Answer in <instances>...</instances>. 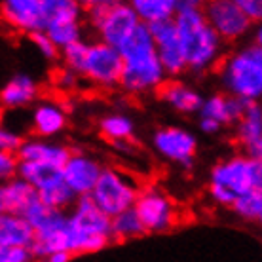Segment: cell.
<instances>
[{
  "label": "cell",
  "instance_id": "cell-20",
  "mask_svg": "<svg viewBox=\"0 0 262 262\" xmlns=\"http://www.w3.org/2000/svg\"><path fill=\"white\" fill-rule=\"evenodd\" d=\"M158 95L165 105L171 106L173 111L181 112V114L200 112V106L203 103L202 93L198 92L196 88H192L181 80H165L164 84L160 85Z\"/></svg>",
  "mask_w": 262,
  "mask_h": 262
},
{
  "label": "cell",
  "instance_id": "cell-2",
  "mask_svg": "<svg viewBox=\"0 0 262 262\" xmlns=\"http://www.w3.org/2000/svg\"><path fill=\"white\" fill-rule=\"evenodd\" d=\"M118 52L122 57V76L118 88H122L125 93L146 95L158 92L160 85L167 80L146 25H139L135 33L118 48Z\"/></svg>",
  "mask_w": 262,
  "mask_h": 262
},
{
  "label": "cell",
  "instance_id": "cell-9",
  "mask_svg": "<svg viewBox=\"0 0 262 262\" xmlns=\"http://www.w3.org/2000/svg\"><path fill=\"white\" fill-rule=\"evenodd\" d=\"M120 76H122V57L118 50L106 46L99 40L88 44L80 78L90 80L93 85L103 90H112L120 85Z\"/></svg>",
  "mask_w": 262,
  "mask_h": 262
},
{
  "label": "cell",
  "instance_id": "cell-4",
  "mask_svg": "<svg viewBox=\"0 0 262 262\" xmlns=\"http://www.w3.org/2000/svg\"><path fill=\"white\" fill-rule=\"evenodd\" d=\"M221 85L226 95L258 103L262 97V48L245 44L219 63Z\"/></svg>",
  "mask_w": 262,
  "mask_h": 262
},
{
  "label": "cell",
  "instance_id": "cell-40",
  "mask_svg": "<svg viewBox=\"0 0 262 262\" xmlns=\"http://www.w3.org/2000/svg\"><path fill=\"white\" fill-rule=\"evenodd\" d=\"M2 120H4V108L0 106V125H2Z\"/></svg>",
  "mask_w": 262,
  "mask_h": 262
},
{
  "label": "cell",
  "instance_id": "cell-35",
  "mask_svg": "<svg viewBox=\"0 0 262 262\" xmlns=\"http://www.w3.org/2000/svg\"><path fill=\"white\" fill-rule=\"evenodd\" d=\"M29 247H6L0 249V262H33Z\"/></svg>",
  "mask_w": 262,
  "mask_h": 262
},
{
  "label": "cell",
  "instance_id": "cell-17",
  "mask_svg": "<svg viewBox=\"0 0 262 262\" xmlns=\"http://www.w3.org/2000/svg\"><path fill=\"white\" fill-rule=\"evenodd\" d=\"M31 124L36 137L53 141V137L61 135L67 127L65 106L57 101H38L33 108Z\"/></svg>",
  "mask_w": 262,
  "mask_h": 262
},
{
  "label": "cell",
  "instance_id": "cell-30",
  "mask_svg": "<svg viewBox=\"0 0 262 262\" xmlns=\"http://www.w3.org/2000/svg\"><path fill=\"white\" fill-rule=\"evenodd\" d=\"M84 6V17L88 21V25L92 27L93 31L97 29V25L101 23V19L106 15V12L111 10L112 0H92V2H85Z\"/></svg>",
  "mask_w": 262,
  "mask_h": 262
},
{
  "label": "cell",
  "instance_id": "cell-41",
  "mask_svg": "<svg viewBox=\"0 0 262 262\" xmlns=\"http://www.w3.org/2000/svg\"><path fill=\"white\" fill-rule=\"evenodd\" d=\"M33 262H46L44 258H38V260H33Z\"/></svg>",
  "mask_w": 262,
  "mask_h": 262
},
{
  "label": "cell",
  "instance_id": "cell-22",
  "mask_svg": "<svg viewBox=\"0 0 262 262\" xmlns=\"http://www.w3.org/2000/svg\"><path fill=\"white\" fill-rule=\"evenodd\" d=\"M34 232L31 224L19 215H0V249L31 247Z\"/></svg>",
  "mask_w": 262,
  "mask_h": 262
},
{
  "label": "cell",
  "instance_id": "cell-28",
  "mask_svg": "<svg viewBox=\"0 0 262 262\" xmlns=\"http://www.w3.org/2000/svg\"><path fill=\"white\" fill-rule=\"evenodd\" d=\"M230 209L247 223H260L262 219V190L247 192L232 203Z\"/></svg>",
  "mask_w": 262,
  "mask_h": 262
},
{
  "label": "cell",
  "instance_id": "cell-31",
  "mask_svg": "<svg viewBox=\"0 0 262 262\" xmlns=\"http://www.w3.org/2000/svg\"><path fill=\"white\" fill-rule=\"evenodd\" d=\"M21 143H23V135L21 133H17L12 127H6L4 124L0 125V152L15 156L17 150H19Z\"/></svg>",
  "mask_w": 262,
  "mask_h": 262
},
{
  "label": "cell",
  "instance_id": "cell-18",
  "mask_svg": "<svg viewBox=\"0 0 262 262\" xmlns=\"http://www.w3.org/2000/svg\"><path fill=\"white\" fill-rule=\"evenodd\" d=\"M236 141L243 148L242 154L262 160V108L260 103H253L236 124Z\"/></svg>",
  "mask_w": 262,
  "mask_h": 262
},
{
  "label": "cell",
  "instance_id": "cell-29",
  "mask_svg": "<svg viewBox=\"0 0 262 262\" xmlns=\"http://www.w3.org/2000/svg\"><path fill=\"white\" fill-rule=\"evenodd\" d=\"M88 44L85 40H80V42H74L71 46H67L65 50L59 52V59L63 61V67L69 69L74 74H82V67H84L85 61V52H88Z\"/></svg>",
  "mask_w": 262,
  "mask_h": 262
},
{
  "label": "cell",
  "instance_id": "cell-12",
  "mask_svg": "<svg viewBox=\"0 0 262 262\" xmlns=\"http://www.w3.org/2000/svg\"><path fill=\"white\" fill-rule=\"evenodd\" d=\"M148 33L152 36L158 59H160V65L164 69L165 76L167 78H177V76L184 74L186 65H184V57L183 52H181L177 29H175L173 19L156 23V25H148Z\"/></svg>",
  "mask_w": 262,
  "mask_h": 262
},
{
  "label": "cell",
  "instance_id": "cell-39",
  "mask_svg": "<svg viewBox=\"0 0 262 262\" xmlns=\"http://www.w3.org/2000/svg\"><path fill=\"white\" fill-rule=\"evenodd\" d=\"M251 44H255V46H260L262 48V27L260 25H255L253 27V31H251Z\"/></svg>",
  "mask_w": 262,
  "mask_h": 262
},
{
  "label": "cell",
  "instance_id": "cell-37",
  "mask_svg": "<svg viewBox=\"0 0 262 262\" xmlns=\"http://www.w3.org/2000/svg\"><path fill=\"white\" fill-rule=\"evenodd\" d=\"M223 129V125L209 118H200V131H203L205 135H216L219 131Z\"/></svg>",
  "mask_w": 262,
  "mask_h": 262
},
{
  "label": "cell",
  "instance_id": "cell-10",
  "mask_svg": "<svg viewBox=\"0 0 262 262\" xmlns=\"http://www.w3.org/2000/svg\"><path fill=\"white\" fill-rule=\"evenodd\" d=\"M202 8L207 23L216 36L223 40V44L239 42L245 36H249L255 27L237 8L236 0H211L202 4Z\"/></svg>",
  "mask_w": 262,
  "mask_h": 262
},
{
  "label": "cell",
  "instance_id": "cell-5",
  "mask_svg": "<svg viewBox=\"0 0 262 262\" xmlns=\"http://www.w3.org/2000/svg\"><path fill=\"white\" fill-rule=\"evenodd\" d=\"M69 224V253L92 255L99 253L112 243L111 219L95 207L88 198H76V202L67 211Z\"/></svg>",
  "mask_w": 262,
  "mask_h": 262
},
{
  "label": "cell",
  "instance_id": "cell-16",
  "mask_svg": "<svg viewBox=\"0 0 262 262\" xmlns=\"http://www.w3.org/2000/svg\"><path fill=\"white\" fill-rule=\"evenodd\" d=\"M251 105L253 103L245 101V99L230 97L226 93H213L209 97H203V103L198 114H200V118L215 120L221 125H236Z\"/></svg>",
  "mask_w": 262,
  "mask_h": 262
},
{
  "label": "cell",
  "instance_id": "cell-21",
  "mask_svg": "<svg viewBox=\"0 0 262 262\" xmlns=\"http://www.w3.org/2000/svg\"><path fill=\"white\" fill-rule=\"evenodd\" d=\"M36 200V192L19 177H12L0 183V215L23 216V213Z\"/></svg>",
  "mask_w": 262,
  "mask_h": 262
},
{
  "label": "cell",
  "instance_id": "cell-26",
  "mask_svg": "<svg viewBox=\"0 0 262 262\" xmlns=\"http://www.w3.org/2000/svg\"><path fill=\"white\" fill-rule=\"evenodd\" d=\"M141 236H144V230L133 209H127L111 219L112 242H127V239H137Z\"/></svg>",
  "mask_w": 262,
  "mask_h": 262
},
{
  "label": "cell",
  "instance_id": "cell-14",
  "mask_svg": "<svg viewBox=\"0 0 262 262\" xmlns=\"http://www.w3.org/2000/svg\"><path fill=\"white\" fill-rule=\"evenodd\" d=\"M103 171L99 160L84 152H72L65 165L61 167V177L76 198H88L97 184Z\"/></svg>",
  "mask_w": 262,
  "mask_h": 262
},
{
  "label": "cell",
  "instance_id": "cell-3",
  "mask_svg": "<svg viewBox=\"0 0 262 262\" xmlns=\"http://www.w3.org/2000/svg\"><path fill=\"white\" fill-rule=\"evenodd\" d=\"M253 190H262V160L232 154L211 167L209 198L219 207L230 209L237 198Z\"/></svg>",
  "mask_w": 262,
  "mask_h": 262
},
{
  "label": "cell",
  "instance_id": "cell-11",
  "mask_svg": "<svg viewBox=\"0 0 262 262\" xmlns=\"http://www.w3.org/2000/svg\"><path fill=\"white\" fill-rule=\"evenodd\" d=\"M152 146L165 160L183 167H190L198 152V137L184 127L167 125V127H160L154 133Z\"/></svg>",
  "mask_w": 262,
  "mask_h": 262
},
{
  "label": "cell",
  "instance_id": "cell-36",
  "mask_svg": "<svg viewBox=\"0 0 262 262\" xmlns=\"http://www.w3.org/2000/svg\"><path fill=\"white\" fill-rule=\"evenodd\" d=\"M15 171H17V158L0 152V183L15 177Z\"/></svg>",
  "mask_w": 262,
  "mask_h": 262
},
{
  "label": "cell",
  "instance_id": "cell-19",
  "mask_svg": "<svg viewBox=\"0 0 262 262\" xmlns=\"http://www.w3.org/2000/svg\"><path fill=\"white\" fill-rule=\"evenodd\" d=\"M40 95L38 82L29 74H15L0 90V106L4 111H17L36 103Z\"/></svg>",
  "mask_w": 262,
  "mask_h": 262
},
{
  "label": "cell",
  "instance_id": "cell-7",
  "mask_svg": "<svg viewBox=\"0 0 262 262\" xmlns=\"http://www.w3.org/2000/svg\"><path fill=\"white\" fill-rule=\"evenodd\" d=\"M133 211L144 234H164L181 224V215L175 202L160 186L139 188Z\"/></svg>",
  "mask_w": 262,
  "mask_h": 262
},
{
  "label": "cell",
  "instance_id": "cell-33",
  "mask_svg": "<svg viewBox=\"0 0 262 262\" xmlns=\"http://www.w3.org/2000/svg\"><path fill=\"white\" fill-rule=\"evenodd\" d=\"M237 8L253 25H260L262 19V2L260 0H236Z\"/></svg>",
  "mask_w": 262,
  "mask_h": 262
},
{
  "label": "cell",
  "instance_id": "cell-24",
  "mask_svg": "<svg viewBox=\"0 0 262 262\" xmlns=\"http://www.w3.org/2000/svg\"><path fill=\"white\" fill-rule=\"evenodd\" d=\"M36 198H38V202L42 205H46L48 209L61 211V213H67L76 202V196L65 184L63 177L53 179L52 183H48L46 186L36 190Z\"/></svg>",
  "mask_w": 262,
  "mask_h": 262
},
{
  "label": "cell",
  "instance_id": "cell-34",
  "mask_svg": "<svg viewBox=\"0 0 262 262\" xmlns=\"http://www.w3.org/2000/svg\"><path fill=\"white\" fill-rule=\"evenodd\" d=\"M78 78H80L78 74H74V72H71L69 69L63 67V69L55 71V74H53V85L63 90V92H71V90L76 88Z\"/></svg>",
  "mask_w": 262,
  "mask_h": 262
},
{
  "label": "cell",
  "instance_id": "cell-23",
  "mask_svg": "<svg viewBox=\"0 0 262 262\" xmlns=\"http://www.w3.org/2000/svg\"><path fill=\"white\" fill-rule=\"evenodd\" d=\"M129 6L137 15L139 23L148 27L173 19L177 0H131Z\"/></svg>",
  "mask_w": 262,
  "mask_h": 262
},
{
  "label": "cell",
  "instance_id": "cell-38",
  "mask_svg": "<svg viewBox=\"0 0 262 262\" xmlns=\"http://www.w3.org/2000/svg\"><path fill=\"white\" fill-rule=\"evenodd\" d=\"M44 260L46 262H71L72 256L69 255V253H65V251H57V253H52L50 256H46Z\"/></svg>",
  "mask_w": 262,
  "mask_h": 262
},
{
  "label": "cell",
  "instance_id": "cell-1",
  "mask_svg": "<svg viewBox=\"0 0 262 262\" xmlns=\"http://www.w3.org/2000/svg\"><path fill=\"white\" fill-rule=\"evenodd\" d=\"M173 23L177 29L186 71L203 74L221 63L224 44L205 19L202 2L177 0Z\"/></svg>",
  "mask_w": 262,
  "mask_h": 262
},
{
  "label": "cell",
  "instance_id": "cell-6",
  "mask_svg": "<svg viewBox=\"0 0 262 262\" xmlns=\"http://www.w3.org/2000/svg\"><path fill=\"white\" fill-rule=\"evenodd\" d=\"M137 194V183L127 177L124 171L116 167H103L97 184L90 194V200L95 203V207L101 213L112 219L124 211L133 209Z\"/></svg>",
  "mask_w": 262,
  "mask_h": 262
},
{
  "label": "cell",
  "instance_id": "cell-15",
  "mask_svg": "<svg viewBox=\"0 0 262 262\" xmlns=\"http://www.w3.org/2000/svg\"><path fill=\"white\" fill-rule=\"evenodd\" d=\"M72 150L65 144L57 143V141H50V139H23L19 150L15 154L17 162H33V164L52 165L61 169Z\"/></svg>",
  "mask_w": 262,
  "mask_h": 262
},
{
  "label": "cell",
  "instance_id": "cell-25",
  "mask_svg": "<svg viewBox=\"0 0 262 262\" xmlns=\"http://www.w3.org/2000/svg\"><path fill=\"white\" fill-rule=\"evenodd\" d=\"M99 131L112 144H124L131 143V139L135 135V124L129 116H125L122 112H112L101 118Z\"/></svg>",
  "mask_w": 262,
  "mask_h": 262
},
{
  "label": "cell",
  "instance_id": "cell-27",
  "mask_svg": "<svg viewBox=\"0 0 262 262\" xmlns=\"http://www.w3.org/2000/svg\"><path fill=\"white\" fill-rule=\"evenodd\" d=\"M44 33H46L48 38L52 40L53 46L61 52L67 46L74 44V42L84 40V25H82V21H76V23H52Z\"/></svg>",
  "mask_w": 262,
  "mask_h": 262
},
{
  "label": "cell",
  "instance_id": "cell-8",
  "mask_svg": "<svg viewBox=\"0 0 262 262\" xmlns=\"http://www.w3.org/2000/svg\"><path fill=\"white\" fill-rule=\"evenodd\" d=\"M0 21L23 34L44 33L52 23V0H4Z\"/></svg>",
  "mask_w": 262,
  "mask_h": 262
},
{
  "label": "cell",
  "instance_id": "cell-13",
  "mask_svg": "<svg viewBox=\"0 0 262 262\" xmlns=\"http://www.w3.org/2000/svg\"><path fill=\"white\" fill-rule=\"evenodd\" d=\"M141 25L135 12L131 10L129 2H120L112 0L111 10L101 19L95 33L99 36V42H103L106 46H112L118 50L131 34L135 33V29Z\"/></svg>",
  "mask_w": 262,
  "mask_h": 262
},
{
  "label": "cell",
  "instance_id": "cell-32",
  "mask_svg": "<svg viewBox=\"0 0 262 262\" xmlns=\"http://www.w3.org/2000/svg\"><path fill=\"white\" fill-rule=\"evenodd\" d=\"M29 38H31L33 46L38 50V53L44 57V59H48V61L59 59V50L53 46L52 40L46 36V33H34V34H31Z\"/></svg>",
  "mask_w": 262,
  "mask_h": 262
}]
</instances>
